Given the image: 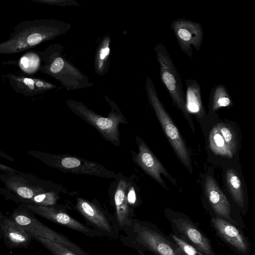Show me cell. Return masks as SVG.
I'll list each match as a JSON object with an SVG mask.
<instances>
[{
	"mask_svg": "<svg viewBox=\"0 0 255 255\" xmlns=\"http://www.w3.org/2000/svg\"><path fill=\"white\" fill-rule=\"evenodd\" d=\"M119 236L125 246L137 253L153 255H185L179 247L155 224L133 218Z\"/></svg>",
	"mask_w": 255,
	"mask_h": 255,
	"instance_id": "1",
	"label": "cell"
},
{
	"mask_svg": "<svg viewBox=\"0 0 255 255\" xmlns=\"http://www.w3.org/2000/svg\"><path fill=\"white\" fill-rule=\"evenodd\" d=\"M59 25L51 19L21 21L14 27L9 38L0 43V54L19 53L49 40L60 32Z\"/></svg>",
	"mask_w": 255,
	"mask_h": 255,
	"instance_id": "2",
	"label": "cell"
},
{
	"mask_svg": "<svg viewBox=\"0 0 255 255\" xmlns=\"http://www.w3.org/2000/svg\"><path fill=\"white\" fill-rule=\"evenodd\" d=\"M27 153L46 165L63 172L114 178L115 173L95 162L67 154H56L37 150Z\"/></svg>",
	"mask_w": 255,
	"mask_h": 255,
	"instance_id": "3",
	"label": "cell"
},
{
	"mask_svg": "<svg viewBox=\"0 0 255 255\" xmlns=\"http://www.w3.org/2000/svg\"><path fill=\"white\" fill-rule=\"evenodd\" d=\"M164 216L175 235L204 255H217L211 241L200 229L199 223L187 215L169 209L164 211Z\"/></svg>",
	"mask_w": 255,
	"mask_h": 255,
	"instance_id": "4",
	"label": "cell"
},
{
	"mask_svg": "<svg viewBox=\"0 0 255 255\" xmlns=\"http://www.w3.org/2000/svg\"><path fill=\"white\" fill-rule=\"evenodd\" d=\"M154 50L159 65V77L162 84L169 94L174 105L182 111L189 122L192 124L191 118L186 109L185 95L182 89L180 75L167 50L162 43L156 44Z\"/></svg>",
	"mask_w": 255,
	"mask_h": 255,
	"instance_id": "5",
	"label": "cell"
},
{
	"mask_svg": "<svg viewBox=\"0 0 255 255\" xmlns=\"http://www.w3.org/2000/svg\"><path fill=\"white\" fill-rule=\"evenodd\" d=\"M145 87L149 102L168 140L182 163L186 167H189L190 160L184 141L160 101L153 83L149 77H147Z\"/></svg>",
	"mask_w": 255,
	"mask_h": 255,
	"instance_id": "6",
	"label": "cell"
},
{
	"mask_svg": "<svg viewBox=\"0 0 255 255\" xmlns=\"http://www.w3.org/2000/svg\"><path fill=\"white\" fill-rule=\"evenodd\" d=\"M32 236H36L62 244L78 255H89L82 247L73 243L64 235L59 233L42 223L23 204H19L9 217Z\"/></svg>",
	"mask_w": 255,
	"mask_h": 255,
	"instance_id": "7",
	"label": "cell"
},
{
	"mask_svg": "<svg viewBox=\"0 0 255 255\" xmlns=\"http://www.w3.org/2000/svg\"><path fill=\"white\" fill-rule=\"evenodd\" d=\"M0 180L7 191H2L6 199L11 200L18 205L29 201L41 193L50 191L44 187L40 179L32 174L22 173H0Z\"/></svg>",
	"mask_w": 255,
	"mask_h": 255,
	"instance_id": "8",
	"label": "cell"
},
{
	"mask_svg": "<svg viewBox=\"0 0 255 255\" xmlns=\"http://www.w3.org/2000/svg\"><path fill=\"white\" fill-rule=\"evenodd\" d=\"M68 105L74 113L95 128L104 139L116 146L120 145L119 126L125 122L122 115L111 113L105 118L95 113L81 103L70 102Z\"/></svg>",
	"mask_w": 255,
	"mask_h": 255,
	"instance_id": "9",
	"label": "cell"
},
{
	"mask_svg": "<svg viewBox=\"0 0 255 255\" xmlns=\"http://www.w3.org/2000/svg\"><path fill=\"white\" fill-rule=\"evenodd\" d=\"M75 207L93 229L109 238H119L120 230L115 217L108 214L97 204L77 197Z\"/></svg>",
	"mask_w": 255,
	"mask_h": 255,
	"instance_id": "10",
	"label": "cell"
},
{
	"mask_svg": "<svg viewBox=\"0 0 255 255\" xmlns=\"http://www.w3.org/2000/svg\"><path fill=\"white\" fill-rule=\"evenodd\" d=\"M205 193L210 207L212 218L223 219L244 230L246 226L239 213L234 212L227 197L212 177L207 176Z\"/></svg>",
	"mask_w": 255,
	"mask_h": 255,
	"instance_id": "11",
	"label": "cell"
},
{
	"mask_svg": "<svg viewBox=\"0 0 255 255\" xmlns=\"http://www.w3.org/2000/svg\"><path fill=\"white\" fill-rule=\"evenodd\" d=\"M210 225L217 236L238 255H250L252 244L243 230L228 221L218 218L210 219Z\"/></svg>",
	"mask_w": 255,
	"mask_h": 255,
	"instance_id": "12",
	"label": "cell"
},
{
	"mask_svg": "<svg viewBox=\"0 0 255 255\" xmlns=\"http://www.w3.org/2000/svg\"><path fill=\"white\" fill-rule=\"evenodd\" d=\"M34 215L83 234L90 238L104 236L103 234L76 220L66 211L55 205L40 206L23 204Z\"/></svg>",
	"mask_w": 255,
	"mask_h": 255,
	"instance_id": "13",
	"label": "cell"
},
{
	"mask_svg": "<svg viewBox=\"0 0 255 255\" xmlns=\"http://www.w3.org/2000/svg\"><path fill=\"white\" fill-rule=\"evenodd\" d=\"M170 27L182 51L192 58V47L199 51L203 42L201 25L186 18H178L171 22Z\"/></svg>",
	"mask_w": 255,
	"mask_h": 255,
	"instance_id": "14",
	"label": "cell"
},
{
	"mask_svg": "<svg viewBox=\"0 0 255 255\" xmlns=\"http://www.w3.org/2000/svg\"><path fill=\"white\" fill-rule=\"evenodd\" d=\"M138 152L135 157V162L149 175L154 178L166 189L168 188L161 177V174L168 178L176 185L175 180L170 175L160 162L151 152L146 144L142 139L136 137Z\"/></svg>",
	"mask_w": 255,
	"mask_h": 255,
	"instance_id": "15",
	"label": "cell"
},
{
	"mask_svg": "<svg viewBox=\"0 0 255 255\" xmlns=\"http://www.w3.org/2000/svg\"><path fill=\"white\" fill-rule=\"evenodd\" d=\"M0 227L4 243L8 248L27 249L33 240L30 233L4 215L0 220Z\"/></svg>",
	"mask_w": 255,
	"mask_h": 255,
	"instance_id": "16",
	"label": "cell"
},
{
	"mask_svg": "<svg viewBox=\"0 0 255 255\" xmlns=\"http://www.w3.org/2000/svg\"><path fill=\"white\" fill-rule=\"evenodd\" d=\"M15 92L26 97H33L53 88L54 86L41 79L27 77L13 73L5 76Z\"/></svg>",
	"mask_w": 255,
	"mask_h": 255,
	"instance_id": "17",
	"label": "cell"
},
{
	"mask_svg": "<svg viewBox=\"0 0 255 255\" xmlns=\"http://www.w3.org/2000/svg\"><path fill=\"white\" fill-rule=\"evenodd\" d=\"M128 182L120 179L116 189L114 203L116 210L115 217L119 228L122 232L129 227L134 218L127 197Z\"/></svg>",
	"mask_w": 255,
	"mask_h": 255,
	"instance_id": "18",
	"label": "cell"
},
{
	"mask_svg": "<svg viewBox=\"0 0 255 255\" xmlns=\"http://www.w3.org/2000/svg\"><path fill=\"white\" fill-rule=\"evenodd\" d=\"M186 84L185 106L188 113L199 118L205 115L204 107L201 98V87L195 79L185 80Z\"/></svg>",
	"mask_w": 255,
	"mask_h": 255,
	"instance_id": "19",
	"label": "cell"
},
{
	"mask_svg": "<svg viewBox=\"0 0 255 255\" xmlns=\"http://www.w3.org/2000/svg\"><path fill=\"white\" fill-rule=\"evenodd\" d=\"M226 180L230 194L242 214H246V201L243 188L237 172L233 169H229L226 173Z\"/></svg>",
	"mask_w": 255,
	"mask_h": 255,
	"instance_id": "20",
	"label": "cell"
},
{
	"mask_svg": "<svg viewBox=\"0 0 255 255\" xmlns=\"http://www.w3.org/2000/svg\"><path fill=\"white\" fill-rule=\"evenodd\" d=\"M233 105L232 98L224 85L217 84L212 88L209 96L211 111L215 112L221 108H228Z\"/></svg>",
	"mask_w": 255,
	"mask_h": 255,
	"instance_id": "21",
	"label": "cell"
},
{
	"mask_svg": "<svg viewBox=\"0 0 255 255\" xmlns=\"http://www.w3.org/2000/svg\"><path fill=\"white\" fill-rule=\"evenodd\" d=\"M210 147L217 155L231 158L234 155L226 143L216 126L211 129L209 134Z\"/></svg>",
	"mask_w": 255,
	"mask_h": 255,
	"instance_id": "22",
	"label": "cell"
},
{
	"mask_svg": "<svg viewBox=\"0 0 255 255\" xmlns=\"http://www.w3.org/2000/svg\"><path fill=\"white\" fill-rule=\"evenodd\" d=\"M40 59L36 52H29L23 55L19 60V67L24 72L33 74L39 69Z\"/></svg>",
	"mask_w": 255,
	"mask_h": 255,
	"instance_id": "23",
	"label": "cell"
},
{
	"mask_svg": "<svg viewBox=\"0 0 255 255\" xmlns=\"http://www.w3.org/2000/svg\"><path fill=\"white\" fill-rule=\"evenodd\" d=\"M34 240L42 245L53 255H78L70 248L63 244L56 243L41 237L32 236Z\"/></svg>",
	"mask_w": 255,
	"mask_h": 255,
	"instance_id": "24",
	"label": "cell"
},
{
	"mask_svg": "<svg viewBox=\"0 0 255 255\" xmlns=\"http://www.w3.org/2000/svg\"><path fill=\"white\" fill-rule=\"evenodd\" d=\"M59 198L55 192L50 191L38 194L25 203L45 206H53L56 205Z\"/></svg>",
	"mask_w": 255,
	"mask_h": 255,
	"instance_id": "25",
	"label": "cell"
},
{
	"mask_svg": "<svg viewBox=\"0 0 255 255\" xmlns=\"http://www.w3.org/2000/svg\"><path fill=\"white\" fill-rule=\"evenodd\" d=\"M230 149L234 154L237 148V140L234 132L228 126L221 123L216 125Z\"/></svg>",
	"mask_w": 255,
	"mask_h": 255,
	"instance_id": "26",
	"label": "cell"
},
{
	"mask_svg": "<svg viewBox=\"0 0 255 255\" xmlns=\"http://www.w3.org/2000/svg\"><path fill=\"white\" fill-rule=\"evenodd\" d=\"M168 236L185 255H204L194 247L177 237L173 233L171 232Z\"/></svg>",
	"mask_w": 255,
	"mask_h": 255,
	"instance_id": "27",
	"label": "cell"
},
{
	"mask_svg": "<svg viewBox=\"0 0 255 255\" xmlns=\"http://www.w3.org/2000/svg\"><path fill=\"white\" fill-rule=\"evenodd\" d=\"M127 194L128 200L130 205H133L136 200L135 194L134 189L131 187Z\"/></svg>",
	"mask_w": 255,
	"mask_h": 255,
	"instance_id": "28",
	"label": "cell"
},
{
	"mask_svg": "<svg viewBox=\"0 0 255 255\" xmlns=\"http://www.w3.org/2000/svg\"><path fill=\"white\" fill-rule=\"evenodd\" d=\"M0 171H3L4 173L6 174L11 172H14L18 174L20 173V171L1 163H0Z\"/></svg>",
	"mask_w": 255,
	"mask_h": 255,
	"instance_id": "29",
	"label": "cell"
},
{
	"mask_svg": "<svg viewBox=\"0 0 255 255\" xmlns=\"http://www.w3.org/2000/svg\"><path fill=\"white\" fill-rule=\"evenodd\" d=\"M110 53V49L108 47L103 48L101 50L100 57L101 60H104Z\"/></svg>",
	"mask_w": 255,
	"mask_h": 255,
	"instance_id": "30",
	"label": "cell"
},
{
	"mask_svg": "<svg viewBox=\"0 0 255 255\" xmlns=\"http://www.w3.org/2000/svg\"><path fill=\"white\" fill-rule=\"evenodd\" d=\"M0 157L2 158H5V159L9 160V161H11V162H13L14 160V159L12 157H11L10 156H9L6 153H4L3 151H1L0 150Z\"/></svg>",
	"mask_w": 255,
	"mask_h": 255,
	"instance_id": "31",
	"label": "cell"
},
{
	"mask_svg": "<svg viewBox=\"0 0 255 255\" xmlns=\"http://www.w3.org/2000/svg\"><path fill=\"white\" fill-rule=\"evenodd\" d=\"M3 236V232L2 231L0 227V240L1 237Z\"/></svg>",
	"mask_w": 255,
	"mask_h": 255,
	"instance_id": "32",
	"label": "cell"
},
{
	"mask_svg": "<svg viewBox=\"0 0 255 255\" xmlns=\"http://www.w3.org/2000/svg\"><path fill=\"white\" fill-rule=\"evenodd\" d=\"M137 255H146L145 254V253H138Z\"/></svg>",
	"mask_w": 255,
	"mask_h": 255,
	"instance_id": "33",
	"label": "cell"
},
{
	"mask_svg": "<svg viewBox=\"0 0 255 255\" xmlns=\"http://www.w3.org/2000/svg\"><path fill=\"white\" fill-rule=\"evenodd\" d=\"M3 214H2V213H1V212L0 211V220Z\"/></svg>",
	"mask_w": 255,
	"mask_h": 255,
	"instance_id": "34",
	"label": "cell"
}]
</instances>
